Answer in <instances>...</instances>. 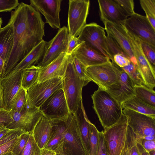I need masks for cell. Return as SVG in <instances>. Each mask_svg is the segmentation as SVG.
Segmentation results:
<instances>
[{"label": "cell", "mask_w": 155, "mask_h": 155, "mask_svg": "<svg viewBox=\"0 0 155 155\" xmlns=\"http://www.w3.org/2000/svg\"><path fill=\"white\" fill-rule=\"evenodd\" d=\"M96 155H108L102 131L99 133L98 146Z\"/></svg>", "instance_id": "obj_45"}, {"label": "cell", "mask_w": 155, "mask_h": 155, "mask_svg": "<svg viewBox=\"0 0 155 155\" xmlns=\"http://www.w3.org/2000/svg\"><path fill=\"white\" fill-rule=\"evenodd\" d=\"M128 126L126 117L122 114L118 121L102 131L108 155H120L125 144Z\"/></svg>", "instance_id": "obj_9"}, {"label": "cell", "mask_w": 155, "mask_h": 155, "mask_svg": "<svg viewBox=\"0 0 155 155\" xmlns=\"http://www.w3.org/2000/svg\"><path fill=\"white\" fill-rule=\"evenodd\" d=\"M122 112L136 137L155 140V118L127 108Z\"/></svg>", "instance_id": "obj_7"}, {"label": "cell", "mask_w": 155, "mask_h": 155, "mask_svg": "<svg viewBox=\"0 0 155 155\" xmlns=\"http://www.w3.org/2000/svg\"><path fill=\"white\" fill-rule=\"evenodd\" d=\"M136 144L137 149L140 155H150L149 152L146 151L140 143L136 141Z\"/></svg>", "instance_id": "obj_47"}, {"label": "cell", "mask_w": 155, "mask_h": 155, "mask_svg": "<svg viewBox=\"0 0 155 155\" xmlns=\"http://www.w3.org/2000/svg\"><path fill=\"white\" fill-rule=\"evenodd\" d=\"M124 26L140 40L155 47V29L146 16L135 12L125 20Z\"/></svg>", "instance_id": "obj_11"}, {"label": "cell", "mask_w": 155, "mask_h": 155, "mask_svg": "<svg viewBox=\"0 0 155 155\" xmlns=\"http://www.w3.org/2000/svg\"><path fill=\"white\" fill-rule=\"evenodd\" d=\"M73 65L79 77L87 84L91 81L88 77L86 71V67L73 55H71Z\"/></svg>", "instance_id": "obj_37"}, {"label": "cell", "mask_w": 155, "mask_h": 155, "mask_svg": "<svg viewBox=\"0 0 155 155\" xmlns=\"http://www.w3.org/2000/svg\"><path fill=\"white\" fill-rule=\"evenodd\" d=\"M121 68L128 74L135 86H146L145 82L137 69V66L130 62L128 65Z\"/></svg>", "instance_id": "obj_31"}, {"label": "cell", "mask_w": 155, "mask_h": 155, "mask_svg": "<svg viewBox=\"0 0 155 155\" xmlns=\"http://www.w3.org/2000/svg\"><path fill=\"white\" fill-rule=\"evenodd\" d=\"M27 91L22 87L13 98L11 111L20 112L28 103Z\"/></svg>", "instance_id": "obj_30"}, {"label": "cell", "mask_w": 155, "mask_h": 155, "mask_svg": "<svg viewBox=\"0 0 155 155\" xmlns=\"http://www.w3.org/2000/svg\"><path fill=\"white\" fill-rule=\"evenodd\" d=\"M19 4L18 0H0V12L12 11Z\"/></svg>", "instance_id": "obj_39"}, {"label": "cell", "mask_w": 155, "mask_h": 155, "mask_svg": "<svg viewBox=\"0 0 155 155\" xmlns=\"http://www.w3.org/2000/svg\"><path fill=\"white\" fill-rule=\"evenodd\" d=\"M90 6L89 0L69 1L67 27L69 37H77L87 24Z\"/></svg>", "instance_id": "obj_8"}, {"label": "cell", "mask_w": 155, "mask_h": 155, "mask_svg": "<svg viewBox=\"0 0 155 155\" xmlns=\"http://www.w3.org/2000/svg\"><path fill=\"white\" fill-rule=\"evenodd\" d=\"M11 112L13 121L7 128L10 130L19 129L31 134L36 124L44 115L39 108L30 106L28 102L20 112Z\"/></svg>", "instance_id": "obj_12"}, {"label": "cell", "mask_w": 155, "mask_h": 155, "mask_svg": "<svg viewBox=\"0 0 155 155\" xmlns=\"http://www.w3.org/2000/svg\"><path fill=\"white\" fill-rule=\"evenodd\" d=\"M62 79L63 90L71 113L74 114L81 101L83 87L87 84L77 74L73 63L71 55L69 56L65 74Z\"/></svg>", "instance_id": "obj_4"}, {"label": "cell", "mask_w": 155, "mask_h": 155, "mask_svg": "<svg viewBox=\"0 0 155 155\" xmlns=\"http://www.w3.org/2000/svg\"><path fill=\"white\" fill-rule=\"evenodd\" d=\"M62 78H57L34 84L27 91L28 105L39 108L54 92L62 89Z\"/></svg>", "instance_id": "obj_10"}, {"label": "cell", "mask_w": 155, "mask_h": 155, "mask_svg": "<svg viewBox=\"0 0 155 155\" xmlns=\"http://www.w3.org/2000/svg\"><path fill=\"white\" fill-rule=\"evenodd\" d=\"M14 30L13 48L5 64L1 78L8 75L16 66L43 40L45 22L30 5L20 3L12 11L9 22Z\"/></svg>", "instance_id": "obj_1"}, {"label": "cell", "mask_w": 155, "mask_h": 155, "mask_svg": "<svg viewBox=\"0 0 155 155\" xmlns=\"http://www.w3.org/2000/svg\"><path fill=\"white\" fill-rule=\"evenodd\" d=\"M22 71L9 74L1 78L2 89L4 109L11 111L12 100L21 87Z\"/></svg>", "instance_id": "obj_17"}, {"label": "cell", "mask_w": 155, "mask_h": 155, "mask_svg": "<svg viewBox=\"0 0 155 155\" xmlns=\"http://www.w3.org/2000/svg\"><path fill=\"white\" fill-rule=\"evenodd\" d=\"M13 121L11 111L0 110V127H6Z\"/></svg>", "instance_id": "obj_40"}, {"label": "cell", "mask_w": 155, "mask_h": 155, "mask_svg": "<svg viewBox=\"0 0 155 155\" xmlns=\"http://www.w3.org/2000/svg\"><path fill=\"white\" fill-rule=\"evenodd\" d=\"M56 152L54 150L44 148L42 149L41 155H55Z\"/></svg>", "instance_id": "obj_49"}, {"label": "cell", "mask_w": 155, "mask_h": 155, "mask_svg": "<svg viewBox=\"0 0 155 155\" xmlns=\"http://www.w3.org/2000/svg\"><path fill=\"white\" fill-rule=\"evenodd\" d=\"M30 134L25 132L18 137L11 151L14 155H22Z\"/></svg>", "instance_id": "obj_34"}, {"label": "cell", "mask_w": 155, "mask_h": 155, "mask_svg": "<svg viewBox=\"0 0 155 155\" xmlns=\"http://www.w3.org/2000/svg\"><path fill=\"white\" fill-rule=\"evenodd\" d=\"M39 108L44 115L50 120L61 118L71 113L62 89L54 92Z\"/></svg>", "instance_id": "obj_13"}, {"label": "cell", "mask_w": 155, "mask_h": 155, "mask_svg": "<svg viewBox=\"0 0 155 155\" xmlns=\"http://www.w3.org/2000/svg\"><path fill=\"white\" fill-rule=\"evenodd\" d=\"M52 130L51 120L43 115L36 125L31 134L41 149H43L45 147Z\"/></svg>", "instance_id": "obj_23"}, {"label": "cell", "mask_w": 155, "mask_h": 155, "mask_svg": "<svg viewBox=\"0 0 155 155\" xmlns=\"http://www.w3.org/2000/svg\"><path fill=\"white\" fill-rule=\"evenodd\" d=\"M119 69L120 76L118 87L106 91L122 105L124 102L136 96L135 85L126 73L121 68L119 67Z\"/></svg>", "instance_id": "obj_19"}, {"label": "cell", "mask_w": 155, "mask_h": 155, "mask_svg": "<svg viewBox=\"0 0 155 155\" xmlns=\"http://www.w3.org/2000/svg\"><path fill=\"white\" fill-rule=\"evenodd\" d=\"M55 155H64L63 154H60V153H56Z\"/></svg>", "instance_id": "obj_55"}, {"label": "cell", "mask_w": 155, "mask_h": 155, "mask_svg": "<svg viewBox=\"0 0 155 155\" xmlns=\"http://www.w3.org/2000/svg\"><path fill=\"white\" fill-rule=\"evenodd\" d=\"M107 35H109L130 61L137 66V61L124 25L105 21L103 23Z\"/></svg>", "instance_id": "obj_16"}, {"label": "cell", "mask_w": 155, "mask_h": 155, "mask_svg": "<svg viewBox=\"0 0 155 155\" xmlns=\"http://www.w3.org/2000/svg\"><path fill=\"white\" fill-rule=\"evenodd\" d=\"M2 18L1 17H0V29L2 28L1 26L2 23Z\"/></svg>", "instance_id": "obj_54"}, {"label": "cell", "mask_w": 155, "mask_h": 155, "mask_svg": "<svg viewBox=\"0 0 155 155\" xmlns=\"http://www.w3.org/2000/svg\"><path fill=\"white\" fill-rule=\"evenodd\" d=\"M2 155H14L13 153H12V152H8V153H5L3 154H2Z\"/></svg>", "instance_id": "obj_53"}, {"label": "cell", "mask_w": 155, "mask_h": 155, "mask_svg": "<svg viewBox=\"0 0 155 155\" xmlns=\"http://www.w3.org/2000/svg\"><path fill=\"white\" fill-rule=\"evenodd\" d=\"M101 20L124 25L127 17L114 0L97 1Z\"/></svg>", "instance_id": "obj_18"}, {"label": "cell", "mask_w": 155, "mask_h": 155, "mask_svg": "<svg viewBox=\"0 0 155 155\" xmlns=\"http://www.w3.org/2000/svg\"><path fill=\"white\" fill-rule=\"evenodd\" d=\"M84 43V42L80 40L77 37L71 36L69 37L66 54L68 56L71 55L74 50Z\"/></svg>", "instance_id": "obj_42"}, {"label": "cell", "mask_w": 155, "mask_h": 155, "mask_svg": "<svg viewBox=\"0 0 155 155\" xmlns=\"http://www.w3.org/2000/svg\"><path fill=\"white\" fill-rule=\"evenodd\" d=\"M69 39L67 27L64 26L49 41V45L41 61L37 66L43 68L58 57L62 53H66Z\"/></svg>", "instance_id": "obj_14"}, {"label": "cell", "mask_w": 155, "mask_h": 155, "mask_svg": "<svg viewBox=\"0 0 155 155\" xmlns=\"http://www.w3.org/2000/svg\"><path fill=\"white\" fill-rule=\"evenodd\" d=\"M136 141L140 143L147 152L155 150V140H147L136 137Z\"/></svg>", "instance_id": "obj_44"}, {"label": "cell", "mask_w": 155, "mask_h": 155, "mask_svg": "<svg viewBox=\"0 0 155 155\" xmlns=\"http://www.w3.org/2000/svg\"><path fill=\"white\" fill-rule=\"evenodd\" d=\"M144 54L152 70L155 73V47L140 40Z\"/></svg>", "instance_id": "obj_35"}, {"label": "cell", "mask_w": 155, "mask_h": 155, "mask_svg": "<svg viewBox=\"0 0 155 155\" xmlns=\"http://www.w3.org/2000/svg\"><path fill=\"white\" fill-rule=\"evenodd\" d=\"M5 62L0 56V76L2 74Z\"/></svg>", "instance_id": "obj_51"}, {"label": "cell", "mask_w": 155, "mask_h": 155, "mask_svg": "<svg viewBox=\"0 0 155 155\" xmlns=\"http://www.w3.org/2000/svg\"><path fill=\"white\" fill-rule=\"evenodd\" d=\"M54 151L64 155H88L74 114L70 117L61 139Z\"/></svg>", "instance_id": "obj_3"}, {"label": "cell", "mask_w": 155, "mask_h": 155, "mask_svg": "<svg viewBox=\"0 0 155 155\" xmlns=\"http://www.w3.org/2000/svg\"><path fill=\"white\" fill-rule=\"evenodd\" d=\"M91 97L93 108L104 129L118 121L123 113L121 105L107 91L98 87Z\"/></svg>", "instance_id": "obj_2"}, {"label": "cell", "mask_w": 155, "mask_h": 155, "mask_svg": "<svg viewBox=\"0 0 155 155\" xmlns=\"http://www.w3.org/2000/svg\"><path fill=\"white\" fill-rule=\"evenodd\" d=\"M136 96L146 104L155 108V92L146 86H135Z\"/></svg>", "instance_id": "obj_28"}, {"label": "cell", "mask_w": 155, "mask_h": 155, "mask_svg": "<svg viewBox=\"0 0 155 155\" xmlns=\"http://www.w3.org/2000/svg\"><path fill=\"white\" fill-rule=\"evenodd\" d=\"M41 69L37 66L32 65L22 70L21 87L27 91L38 82Z\"/></svg>", "instance_id": "obj_27"}, {"label": "cell", "mask_w": 155, "mask_h": 155, "mask_svg": "<svg viewBox=\"0 0 155 155\" xmlns=\"http://www.w3.org/2000/svg\"><path fill=\"white\" fill-rule=\"evenodd\" d=\"M49 44V41L47 42L43 40L16 66L9 74L37 65L43 58Z\"/></svg>", "instance_id": "obj_22"}, {"label": "cell", "mask_w": 155, "mask_h": 155, "mask_svg": "<svg viewBox=\"0 0 155 155\" xmlns=\"http://www.w3.org/2000/svg\"><path fill=\"white\" fill-rule=\"evenodd\" d=\"M71 54L75 56L86 68L105 63L110 60L108 57L88 47L84 43L74 50Z\"/></svg>", "instance_id": "obj_21"}, {"label": "cell", "mask_w": 155, "mask_h": 155, "mask_svg": "<svg viewBox=\"0 0 155 155\" xmlns=\"http://www.w3.org/2000/svg\"><path fill=\"white\" fill-rule=\"evenodd\" d=\"M42 150L31 134L22 155H41Z\"/></svg>", "instance_id": "obj_36"}, {"label": "cell", "mask_w": 155, "mask_h": 155, "mask_svg": "<svg viewBox=\"0 0 155 155\" xmlns=\"http://www.w3.org/2000/svg\"><path fill=\"white\" fill-rule=\"evenodd\" d=\"M119 7L128 17L135 12L134 10V2L133 0H114Z\"/></svg>", "instance_id": "obj_38"}, {"label": "cell", "mask_w": 155, "mask_h": 155, "mask_svg": "<svg viewBox=\"0 0 155 155\" xmlns=\"http://www.w3.org/2000/svg\"><path fill=\"white\" fill-rule=\"evenodd\" d=\"M149 153L150 155H155V150L150 151Z\"/></svg>", "instance_id": "obj_52"}, {"label": "cell", "mask_w": 155, "mask_h": 155, "mask_svg": "<svg viewBox=\"0 0 155 155\" xmlns=\"http://www.w3.org/2000/svg\"><path fill=\"white\" fill-rule=\"evenodd\" d=\"M136 143L135 134L128 125L125 142L120 155H140Z\"/></svg>", "instance_id": "obj_29"}, {"label": "cell", "mask_w": 155, "mask_h": 155, "mask_svg": "<svg viewBox=\"0 0 155 155\" xmlns=\"http://www.w3.org/2000/svg\"><path fill=\"white\" fill-rule=\"evenodd\" d=\"M99 133L95 125L90 122L89 155H96L98 146Z\"/></svg>", "instance_id": "obj_33"}, {"label": "cell", "mask_w": 155, "mask_h": 155, "mask_svg": "<svg viewBox=\"0 0 155 155\" xmlns=\"http://www.w3.org/2000/svg\"><path fill=\"white\" fill-rule=\"evenodd\" d=\"M18 137L0 146V155L11 152Z\"/></svg>", "instance_id": "obj_46"}, {"label": "cell", "mask_w": 155, "mask_h": 155, "mask_svg": "<svg viewBox=\"0 0 155 155\" xmlns=\"http://www.w3.org/2000/svg\"><path fill=\"white\" fill-rule=\"evenodd\" d=\"M87 75L98 87L107 90L117 88L119 85V67L110 60L100 64L86 68Z\"/></svg>", "instance_id": "obj_5"}, {"label": "cell", "mask_w": 155, "mask_h": 155, "mask_svg": "<svg viewBox=\"0 0 155 155\" xmlns=\"http://www.w3.org/2000/svg\"><path fill=\"white\" fill-rule=\"evenodd\" d=\"M74 115L79 127L86 151L89 155L90 121L86 115L82 101Z\"/></svg>", "instance_id": "obj_25"}, {"label": "cell", "mask_w": 155, "mask_h": 155, "mask_svg": "<svg viewBox=\"0 0 155 155\" xmlns=\"http://www.w3.org/2000/svg\"><path fill=\"white\" fill-rule=\"evenodd\" d=\"M121 107L122 109H128L155 118V108L144 103L136 96L124 102Z\"/></svg>", "instance_id": "obj_26"}, {"label": "cell", "mask_w": 155, "mask_h": 155, "mask_svg": "<svg viewBox=\"0 0 155 155\" xmlns=\"http://www.w3.org/2000/svg\"><path fill=\"white\" fill-rule=\"evenodd\" d=\"M25 132H26L19 129H12L0 139V146L17 137Z\"/></svg>", "instance_id": "obj_41"}, {"label": "cell", "mask_w": 155, "mask_h": 155, "mask_svg": "<svg viewBox=\"0 0 155 155\" xmlns=\"http://www.w3.org/2000/svg\"><path fill=\"white\" fill-rule=\"evenodd\" d=\"M1 78L0 76V110L4 109L3 107L2 89L1 84Z\"/></svg>", "instance_id": "obj_50"}, {"label": "cell", "mask_w": 155, "mask_h": 155, "mask_svg": "<svg viewBox=\"0 0 155 155\" xmlns=\"http://www.w3.org/2000/svg\"><path fill=\"white\" fill-rule=\"evenodd\" d=\"M69 56L62 53L56 59L46 66L41 68L38 82L55 78H62L67 68Z\"/></svg>", "instance_id": "obj_20"}, {"label": "cell", "mask_w": 155, "mask_h": 155, "mask_svg": "<svg viewBox=\"0 0 155 155\" xmlns=\"http://www.w3.org/2000/svg\"><path fill=\"white\" fill-rule=\"evenodd\" d=\"M140 3L146 17L155 29V0H140Z\"/></svg>", "instance_id": "obj_32"}, {"label": "cell", "mask_w": 155, "mask_h": 155, "mask_svg": "<svg viewBox=\"0 0 155 155\" xmlns=\"http://www.w3.org/2000/svg\"><path fill=\"white\" fill-rule=\"evenodd\" d=\"M111 61L121 68L127 66L130 62L126 56L121 54H117L114 55Z\"/></svg>", "instance_id": "obj_43"}, {"label": "cell", "mask_w": 155, "mask_h": 155, "mask_svg": "<svg viewBox=\"0 0 155 155\" xmlns=\"http://www.w3.org/2000/svg\"><path fill=\"white\" fill-rule=\"evenodd\" d=\"M78 38L89 47L110 59L107 37L103 27L95 22L87 24Z\"/></svg>", "instance_id": "obj_6"}, {"label": "cell", "mask_w": 155, "mask_h": 155, "mask_svg": "<svg viewBox=\"0 0 155 155\" xmlns=\"http://www.w3.org/2000/svg\"><path fill=\"white\" fill-rule=\"evenodd\" d=\"M61 0H30V5L44 16L45 23L53 29L61 28L60 13Z\"/></svg>", "instance_id": "obj_15"}, {"label": "cell", "mask_w": 155, "mask_h": 155, "mask_svg": "<svg viewBox=\"0 0 155 155\" xmlns=\"http://www.w3.org/2000/svg\"><path fill=\"white\" fill-rule=\"evenodd\" d=\"M13 27L9 22L0 29V56L5 61L7 60L14 44Z\"/></svg>", "instance_id": "obj_24"}, {"label": "cell", "mask_w": 155, "mask_h": 155, "mask_svg": "<svg viewBox=\"0 0 155 155\" xmlns=\"http://www.w3.org/2000/svg\"><path fill=\"white\" fill-rule=\"evenodd\" d=\"M12 130L7 128L5 127H0V139Z\"/></svg>", "instance_id": "obj_48"}]
</instances>
